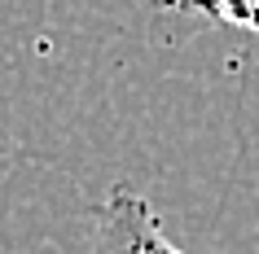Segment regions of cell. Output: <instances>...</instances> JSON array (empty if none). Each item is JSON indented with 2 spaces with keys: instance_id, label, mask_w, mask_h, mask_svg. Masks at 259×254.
<instances>
[{
  "instance_id": "obj_1",
  "label": "cell",
  "mask_w": 259,
  "mask_h": 254,
  "mask_svg": "<svg viewBox=\"0 0 259 254\" xmlns=\"http://www.w3.org/2000/svg\"><path fill=\"white\" fill-rule=\"evenodd\" d=\"M93 254H185L163 237L154 219V206L137 188L114 184L110 197L97 206V228H93Z\"/></svg>"
}]
</instances>
